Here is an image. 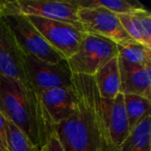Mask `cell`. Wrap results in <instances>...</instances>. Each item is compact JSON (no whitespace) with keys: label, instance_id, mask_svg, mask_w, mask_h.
<instances>
[{"label":"cell","instance_id":"1","mask_svg":"<svg viewBox=\"0 0 151 151\" xmlns=\"http://www.w3.org/2000/svg\"><path fill=\"white\" fill-rule=\"evenodd\" d=\"M0 111L38 149L46 145L54 132L39 96L27 81L0 74Z\"/></svg>","mask_w":151,"mask_h":151},{"label":"cell","instance_id":"2","mask_svg":"<svg viewBox=\"0 0 151 151\" xmlns=\"http://www.w3.org/2000/svg\"><path fill=\"white\" fill-rule=\"evenodd\" d=\"M77 93L73 112L54 126V131L64 151H97L103 149L96 98L97 90L92 76L73 74Z\"/></svg>","mask_w":151,"mask_h":151},{"label":"cell","instance_id":"3","mask_svg":"<svg viewBox=\"0 0 151 151\" xmlns=\"http://www.w3.org/2000/svg\"><path fill=\"white\" fill-rule=\"evenodd\" d=\"M118 44L96 35L86 34L77 51L67 60L73 74L94 76L112 58L118 57Z\"/></svg>","mask_w":151,"mask_h":151},{"label":"cell","instance_id":"4","mask_svg":"<svg viewBox=\"0 0 151 151\" xmlns=\"http://www.w3.org/2000/svg\"><path fill=\"white\" fill-rule=\"evenodd\" d=\"M97 115L103 141V151H114L129 134L125 111L124 95L119 94L112 100L103 99L97 92Z\"/></svg>","mask_w":151,"mask_h":151},{"label":"cell","instance_id":"5","mask_svg":"<svg viewBox=\"0 0 151 151\" xmlns=\"http://www.w3.org/2000/svg\"><path fill=\"white\" fill-rule=\"evenodd\" d=\"M3 19L12 33L22 54L33 56L48 63H58L65 59L48 43L27 16L12 14Z\"/></svg>","mask_w":151,"mask_h":151},{"label":"cell","instance_id":"6","mask_svg":"<svg viewBox=\"0 0 151 151\" xmlns=\"http://www.w3.org/2000/svg\"><path fill=\"white\" fill-rule=\"evenodd\" d=\"M23 60L26 81L37 95L50 88L73 85V74L66 59L48 63L23 54Z\"/></svg>","mask_w":151,"mask_h":151},{"label":"cell","instance_id":"7","mask_svg":"<svg viewBox=\"0 0 151 151\" xmlns=\"http://www.w3.org/2000/svg\"><path fill=\"white\" fill-rule=\"evenodd\" d=\"M48 43L65 59L70 58L80 47L86 33L71 24L35 16H27Z\"/></svg>","mask_w":151,"mask_h":151},{"label":"cell","instance_id":"8","mask_svg":"<svg viewBox=\"0 0 151 151\" xmlns=\"http://www.w3.org/2000/svg\"><path fill=\"white\" fill-rule=\"evenodd\" d=\"M79 17L86 34L100 35L119 46L134 42L123 28L118 15L103 7L79 9Z\"/></svg>","mask_w":151,"mask_h":151},{"label":"cell","instance_id":"9","mask_svg":"<svg viewBox=\"0 0 151 151\" xmlns=\"http://www.w3.org/2000/svg\"><path fill=\"white\" fill-rule=\"evenodd\" d=\"M16 6L19 14L62 21L83 29L79 17V8L72 0H16Z\"/></svg>","mask_w":151,"mask_h":151},{"label":"cell","instance_id":"10","mask_svg":"<svg viewBox=\"0 0 151 151\" xmlns=\"http://www.w3.org/2000/svg\"><path fill=\"white\" fill-rule=\"evenodd\" d=\"M0 74L27 81L23 54L3 18L0 19Z\"/></svg>","mask_w":151,"mask_h":151},{"label":"cell","instance_id":"11","mask_svg":"<svg viewBox=\"0 0 151 151\" xmlns=\"http://www.w3.org/2000/svg\"><path fill=\"white\" fill-rule=\"evenodd\" d=\"M38 96L53 127L69 117L77 106V93L73 83L71 87L54 88L42 91Z\"/></svg>","mask_w":151,"mask_h":151},{"label":"cell","instance_id":"12","mask_svg":"<svg viewBox=\"0 0 151 151\" xmlns=\"http://www.w3.org/2000/svg\"><path fill=\"white\" fill-rule=\"evenodd\" d=\"M120 76L119 92L151 99V65H136L118 58Z\"/></svg>","mask_w":151,"mask_h":151},{"label":"cell","instance_id":"13","mask_svg":"<svg viewBox=\"0 0 151 151\" xmlns=\"http://www.w3.org/2000/svg\"><path fill=\"white\" fill-rule=\"evenodd\" d=\"M118 18L127 34L136 42L151 48V13L146 9Z\"/></svg>","mask_w":151,"mask_h":151},{"label":"cell","instance_id":"14","mask_svg":"<svg viewBox=\"0 0 151 151\" xmlns=\"http://www.w3.org/2000/svg\"><path fill=\"white\" fill-rule=\"evenodd\" d=\"M98 95L103 99L112 100L120 94V76L118 57L102 66L93 76Z\"/></svg>","mask_w":151,"mask_h":151},{"label":"cell","instance_id":"15","mask_svg":"<svg viewBox=\"0 0 151 151\" xmlns=\"http://www.w3.org/2000/svg\"><path fill=\"white\" fill-rule=\"evenodd\" d=\"M114 151H151L150 113L142 119Z\"/></svg>","mask_w":151,"mask_h":151},{"label":"cell","instance_id":"16","mask_svg":"<svg viewBox=\"0 0 151 151\" xmlns=\"http://www.w3.org/2000/svg\"><path fill=\"white\" fill-rule=\"evenodd\" d=\"M72 2L79 9L103 7L117 15L146 10L145 6L137 0H72Z\"/></svg>","mask_w":151,"mask_h":151},{"label":"cell","instance_id":"17","mask_svg":"<svg viewBox=\"0 0 151 151\" xmlns=\"http://www.w3.org/2000/svg\"><path fill=\"white\" fill-rule=\"evenodd\" d=\"M124 104L130 133L150 113V100L137 95H124Z\"/></svg>","mask_w":151,"mask_h":151},{"label":"cell","instance_id":"18","mask_svg":"<svg viewBox=\"0 0 151 151\" xmlns=\"http://www.w3.org/2000/svg\"><path fill=\"white\" fill-rule=\"evenodd\" d=\"M118 58L127 63L136 65H151V48L132 42L126 45H118Z\"/></svg>","mask_w":151,"mask_h":151},{"label":"cell","instance_id":"19","mask_svg":"<svg viewBox=\"0 0 151 151\" xmlns=\"http://www.w3.org/2000/svg\"><path fill=\"white\" fill-rule=\"evenodd\" d=\"M7 131L10 151H38L40 150L35 147L28 138L16 126L8 120Z\"/></svg>","mask_w":151,"mask_h":151},{"label":"cell","instance_id":"20","mask_svg":"<svg viewBox=\"0 0 151 151\" xmlns=\"http://www.w3.org/2000/svg\"><path fill=\"white\" fill-rule=\"evenodd\" d=\"M0 151H10L8 142L7 120L0 111Z\"/></svg>","mask_w":151,"mask_h":151},{"label":"cell","instance_id":"21","mask_svg":"<svg viewBox=\"0 0 151 151\" xmlns=\"http://www.w3.org/2000/svg\"><path fill=\"white\" fill-rule=\"evenodd\" d=\"M12 14H19L17 12L16 0H0V19Z\"/></svg>","mask_w":151,"mask_h":151},{"label":"cell","instance_id":"22","mask_svg":"<svg viewBox=\"0 0 151 151\" xmlns=\"http://www.w3.org/2000/svg\"><path fill=\"white\" fill-rule=\"evenodd\" d=\"M45 151H64V149L55 133V131L50 134L49 140L44 146Z\"/></svg>","mask_w":151,"mask_h":151},{"label":"cell","instance_id":"23","mask_svg":"<svg viewBox=\"0 0 151 151\" xmlns=\"http://www.w3.org/2000/svg\"><path fill=\"white\" fill-rule=\"evenodd\" d=\"M38 151H45V150H44V147H43V148H42V149H40Z\"/></svg>","mask_w":151,"mask_h":151},{"label":"cell","instance_id":"24","mask_svg":"<svg viewBox=\"0 0 151 151\" xmlns=\"http://www.w3.org/2000/svg\"><path fill=\"white\" fill-rule=\"evenodd\" d=\"M97 151H103V150H102V148H101V149H99Z\"/></svg>","mask_w":151,"mask_h":151}]
</instances>
